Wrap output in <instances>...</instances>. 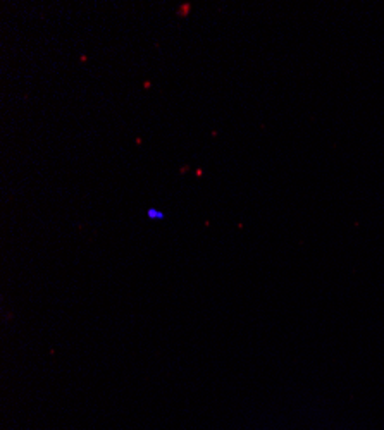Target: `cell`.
Returning <instances> with one entry per match:
<instances>
[{
    "mask_svg": "<svg viewBox=\"0 0 384 430\" xmlns=\"http://www.w3.org/2000/svg\"><path fill=\"white\" fill-rule=\"evenodd\" d=\"M147 215L150 217V219H164V212H160V210H157V208H148L147 210Z\"/></svg>",
    "mask_w": 384,
    "mask_h": 430,
    "instance_id": "cell-1",
    "label": "cell"
}]
</instances>
